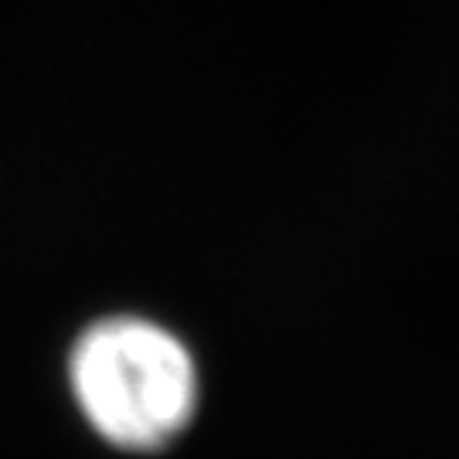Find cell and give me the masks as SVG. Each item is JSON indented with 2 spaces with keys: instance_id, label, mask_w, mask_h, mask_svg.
Masks as SVG:
<instances>
[{
  "instance_id": "obj_1",
  "label": "cell",
  "mask_w": 459,
  "mask_h": 459,
  "mask_svg": "<svg viewBox=\"0 0 459 459\" xmlns=\"http://www.w3.org/2000/svg\"><path fill=\"white\" fill-rule=\"evenodd\" d=\"M72 394L106 443L153 453L174 443L197 409L191 351L160 324L140 316L99 320L68 361Z\"/></svg>"
}]
</instances>
